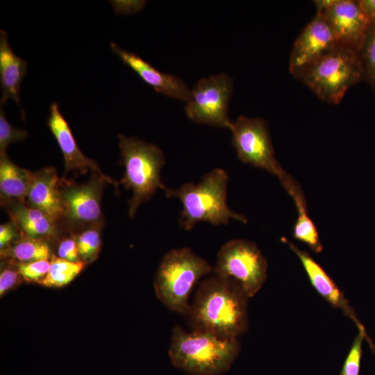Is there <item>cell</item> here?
<instances>
[{
	"label": "cell",
	"instance_id": "cell-18",
	"mask_svg": "<svg viewBox=\"0 0 375 375\" xmlns=\"http://www.w3.org/2000/svg\"><path fill=\"white\" fill-rule=\"evenodd\" d=\"M28 62L18 57L11 49L8 35L0 31V84L2 96L1 106L9 99L19 104L21 83L26 74Z\"/></svg>",
	"mask_w": 375,
	"mask_h": 375
},
{
	"label": "cell",
	"instance_id": "cell-16",
	"mask_svg": "<svg viewBox=\"0 0 375 375\" xmlns=\"http://www.w3.org/2000/svg\"><path fill=\"white\" fill-rule=\"evenodd\" d=\"M282 240L300 260L315 290L333 307L342 310L356 324L359 331L366 333L348 300L323 268L307 251L301 250L284 238Z\"/></svg>",
	"mask_w": 375,
	"mask_h": 375
},
{
	"label": "cell",
	"instance_id": "cell-19",
	"mask_svg": "<svg viewBox=\"0 0 375 375\" xmlns=\"http://www.w3.org/2000/svg\"><path fill=\"white\" fill-rule=\"evenodd\" d=\"M29 170L15 164L8 156H0V194L1 204L25 201L28 188Z\"/></svg>",
	"mask_w": 375,
	"mask_h": 375
},
{
	"label": "cell",
	"instance_id": "cell-9",
	"mask_svg": "<svg viewBox=\"0 0 375 375\" xmlns=\"http://www.w3.org/2000/svg\"><path fill=\"white\" fill-rule=\"evenodd\" d=\"M229 129L233 145L241 161L273 174L278 177L283 188L294 180L276 159L265 120L260 117L240 115L231 122Z\"/></svg>",
	"mask_w": 375,
	"mask_h": 375
},
{
	"label": "cell",
	"instance_id": "cell-13",
	"mask_svg": "<svg viewBox=\"0 0 375 375\" xmlns=\"http://www.w3.org/2000/svg\"><path fill=\"white\" fill-rule=\"evenodd\" d=\"M110 49L156 92L181 101L190 99L191 90L179 77L159 71L137 54L121 48L115 42L110 43Z\"/></svg>",
	"mask_w": 375,
	"mask_h": 375
},
{
	"label": "cell",
	"instance_id": "cell-22",
	"mask_svg": "<svg viewBox=\"0 0 375 375\" xmlns=\"http://www.w3.org/2000/svg\"><path fill=\"white\" fill-rule=\"evenodd\" d=\"M358 52L363 70L364 81L375 93V20L369 22Z\"/></svg>",
	"mask_w": 375,
	"mask_h": 375
},
{
	"label": "cell",
	"instance_id": "cell-12",
	"mask_svg": "<svg viewBox=\"0 0 375 375\" xmlns=\"http://www.w3.org/2000/svg\"><path fill=\"white\" fill-rule=\"evenodd\" d=\"M318 15L328 22L340 44L358 51L369 21L358 1L335 0L329 8Z\"/></svg>",
	"mask_w": 375,
	"mask_h": 375
},
{
	"label": "cell",
	"instance_id": "cell-24",
	"mask_svg": "<svg viewBox=\"0 0 375 375\" xmlns=\"http://www.w3.org/2000/svg\"><path fill=\"white\" fill-rule=\"evenodd\" d=\"M28 135L25 130L14 127L7 120L4 110L0 109V156L6 155V149L12 143L23 141Z\"/></svg>",
	"mask_w": 375,
	"mask_h": 375
},
{
	"label": "cell",
	"instance_id": "cell-26",
	"mask_svg": "<svg viewBox=\"0 0 375 375\" xmlns=\"http://www.w3.org/2000/svg\"><path fill=\"white\" fill-rule=\"evenodd\" d=\"M17 267L21 277L24 280L40 283L49 270L50 261L42 260L27 262H19Z\"/></svg>",
	"mask_w": 375,
	"mask_h": 375
},
{
	"label": "cell",
	"instance_id": "cell-23",
	"mask_svg": "<svg viewBox=\"0 0 375 375\" xmlns=\"http://www.w3.org/2000/svg\"><path fill=\"white\" fill-rule=\"evenodd\" d=\"M101 229L91 228L73 235L83 262H90L97 258L101 245Z\"/></svg>",
	"mask_w": 375,
	"mask_h": 375
},
{
	"label": "cell",
	"instance_id": "cell-5",
	"mask_svg": "<svg viewBox=\"0 0 375 375\" xmlns=\"http://www.w3.org/2000/svg\"><path fill=\"white\" fill-rule=\"evenodd\" d=\"M118 139L121 163L124 167L120 183L132 191L128 215L133 217L139 206L149 200L158 189L165 190L160 179L165 156L155 144L122 134L118 135Z\"/></svg>",
	"mask_w": 375,
	"mask_h": 375
},
{
	"label": "cell",
	"instance_id": "cell-21",
	"mask_svg": "<svg viewBox=\"0 0 375 375\" xmlns=\"http://www.w3.org/2000/svg\"><path fill=\"white\" fill-rule=\"evenodd\" d=\"M85 264L83 261L70 262L53 256L50 260L49 270L40 283L55 288L66 285L79 274Z\"/></svg>",
	"mask_w": 375,
	"mask_h": 375
},
{
	"label": "cell",
	"instance_id": "cell-15",
	"mask_svg": "<svg viewBox=\"0 0 375 375\" xmlns=\"http://www.w3.org/2000/svg\"><path fill=\"white\" fill-rule=\"evenodd\" d=\"M47 124L63 155L65 174L72 171L86 173L91 170L106 176L97 162L85 156L80 150L69 124L60 111L59 105L55 102L50 106Z\"/></svg>",
	"mask_w": 375,
	"mask_h": 375
},
{
	"label": "cell",
	"instance_id": "cell-25",
	"mask_svg": "<svg viewBox=\"0 0 375 375\" xmlns=\"http://www.w3.org/2000/svg\"><path fill=\"white\" fill-rule=\"evenodd\" d=\"M367 333L359 331L344 362L340 375H359L362 345Z\"/></svg>",
	"mask_w": 375,
	"mask_h": 375
},
{
	"label": "cell",
	"instance_id": "cell-27",
	"mask_svg": "<svg viewBox=\"0 0 375 375\" xmlns=\"http://www.w3.org/2000/svg\"><path fill=\"white\" fill-rule=\"evenodd\" d=\"M58 257L70 262L82 261L74 237L65 238L60 242L58 247Z\"/></svg>",
	"mask_w": 375,
	"mask_h": 375
},
{
	"label": "cell",
	"instance_id": "cell-28",
	"mask_svg": "<svg viewBox=\"0 0 375 375\" xmlns=\"http://www.w3.org/2000/svg\"><path fill=\"white\" fill-rule=\"evenodd\" d=\"M19 276L17 265L15 268L12 265L6 267L0 275V294L2 296L11 289L18 282Z\"/></svg>",
	"mask_w": 375,
	"mask_h": 375
},
{
	"label": "cell",
	"instance_id": "cell-8",
	"mask_svg": "<svg viewBox=\"0 0 375 375\" xmlns=\"http://www.w3.org/2000/svg\"><path fill=\"white\" fill-rule=\"evenodd\" d=\"M214 271L215 275L235 281L250 298L267 279V261L255 243L235 239L220 248Z\"/></svg>",
	"mask_w": 375,
	"mask_h": 375
},
{
	"label": "cell",
	"instance_id": "cell-14",
	"mask_svg": "<svg viewBox=\"0 0 375 375\" xmlns=\"http://www.w3.org/2000/svg\"><path fill=\"white\" fill-rule=\"evenodd\" d=\"M60 185L61 178L53 167L29 171L28 203L49 215L59 227L64 215Z\"/></svg>",
	"mask_w": 375,
	"mask_h": 375
},
{
	"label": "cell",
	"instance_id": "cell-4",
	"mask_svg": "<svg viewBox=\"0 0 375 375\" xmlns=\"http://www.w3.org/2000/svg\"><path fill=\"white\" fill-rule=\"evenodd\" d=\"M291 74L332 104H339L352 86L364 81L358 51L341 44Z\"/></svg>",
	"mask_w": 375,
	"mask_h": 375
},
{
	"label": "cell",
	"instance_id": "cell-30",
	"mask_svg": "<svg viewBox=\"0 0 375 375\" xmlns=\"http://www.w3.org/2000/svg\"><path fill=\"white\" fill-rule=\"evenodd\" d=\"M358 3L369 22L375 20V0H358Z\"/></svg>",
	"mask_w": 375,
	"mask_h": 375
},
{
	"label": "cell",
	"instance_id": "cell-31",
	"mask_svg": "<svg viewBox=\"0 0 375 375\" xmlns=\"http://www.w3.org/2000/svg\"><path fill=\"white\" fill-rule=\"evenodd\" d=\"M316 8V13L321 14L329 8L335 2V0H316L313 1Z\"/></svg>",
	"mask_w": 375,
	"mask_h": 375
},
{
	"label": "cell",
	"instance_id": "cell-10",
	"mask_svg": "<svg viewBox=\"0 0 375 375\" xmlns=\"http://www.w3.org/2000/svg\"><path fill=\"white\" fill-rule=\"evenodd\" d=\"M233 92V81L225 73L201 78L191 90L185 106L192 121L219 128H229V100Z\"/></svg>",
	"mask_w": 375,
	"mask_h": 375
},
{
	"label": "cell",
	"instance_id": "cell-1",
	"mask_svg": "<svg viewBox=\"0 0 375 375\" xmlns=\"http://www.w3.org/2000/svg\"><path fill=\"white\" fill-rule=\"evenodd\" d=\"M249 297L235 281L215 275L199 285L188 316L192 331L238 338L248 328Z\"/></svg>",
	"mask_w": 375,
	"mask_h": 375
},
{
	"label": "cell",
	"instance_id": "cell-2",
	"mask_svg": "<svg viewBox=\"0 0 375 375\" xmlns=\"http://www.w3.org/2000/svg\"><path fill=\"white\" fill-rule=\"evenodd\" d=\"M240 351L238 338H224L176 325L168 355L172 365L190 375H221L230 369Z\"/></svg>",
	"mask_w": 375,
	"mask_h": 375
},
{
	"label": "cell",
	"instance_id": "cell-20",
	"mask_svg": "<svg viewBox=\"0 0 375 375\" xmlns=\"http://www.w3.org/2000/svg\"><path fill=\"white\" fill-rule=\"evenodd\" d=\"M20 233L21 238L18 241L1 250V256L19 262L49 260L50 249L45 239L35 238Z\"/></svg>",
	"mask_w": 375,
	"mask_h": 375
},
{
	"label": "cell",
	"instance_id": "cell-7",
	"mask_svg": "<svg viewBox=\"0 0 375 375\" xmlns=\"http://www.w3.org/2000/svg\"><path fill=\"white\" fill-rule=\"evenodd\" d=\"M106 183L116 188L118 186V183L109 176L94 172L88 181L81 184L61 178L64 215L60 228L73 235L91 228H101L104 220L101 201Z\"/></svg>",
	"mask_w": 375,
	"mask_h": 375
},
{
	"label": "cell",
	"instance_id": "cell-17",
	"mask_svg": "<svg viewBox=\"0 0 375 375\" xmlns=\"http://www.w3.org/2000/svg\"><path fill=\"white\" fill-rule=\"evenodd\" d=\"M19 231L35 238L44 239L57 235L58 224L42 210L26 201H13L1 204Z\"/></svg>",
	"mask_w": 375,
	"mask_h": 375
},
{
	"label": "cell",
	"instance_id": "cell-11",
	"mask_svg": "<svg viewBox=\"0 0 375 375\" xmlns=\"http://www.w3.org/2000/svg\"><path fill=\"white\" fill-rule=\"evenodd\" d=\"M339 44L328 22L315 14L294 42L289 60L290 73L316 60Z\"/></svg>",
	"mask_w": 375,
	"mask_h": 375
},
{
	"label": "cell",
	"instance_id": "cell-6",
	"mask_svg": "<svg viewBox=\"0 0 375 375\" xmlns=\"http://www.w3.org/2000/svg\"><path fill=\"white\" fill-rule=\"evenodd\" d=\"M211 271L208 262L190 249L170 250L163 256L156 275L154 286L158 299L171 311L188 315L192 289Z\"/></svg>",
	"mask_w": 375,
	"mask_h": 375
},
{
	"label": "cell",
	"instance_id": "cell-29",
	"mask_svg": "<svg viewBox=\"0 0 375 375\" xmlns=\"http://www.w3.org/2000/svg\"><path fill=\"white\" fill-rule=\"evenodd\" d=\"M19 230L16 224L10 221L0 226V249H6L19 236Z\"/></svg>",
	"mask_w": 375,
	"mask_h": 375
},
{
	"label": "cell",
	"instance_id": "cell-3",
	"mask_svg": "<svg viewBox=\"0 0 375 375\" xmlns=\"http://www.w3.org/2000/svg\"><path fill=\"white\" fill-rule=\"evenodd\" d=\"M227 172L214 169L202 176L198 184L185 183L179 188H166L167 198L178 199L183 206L179 224L186 231L195 224L207 222L214 226L227 224L230 219L246 224L247 219L231 210L226 203Z\"/></svg>",
	"mask_w": 375,
	"mask_h": 375
}]
</instances>
